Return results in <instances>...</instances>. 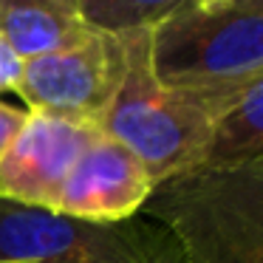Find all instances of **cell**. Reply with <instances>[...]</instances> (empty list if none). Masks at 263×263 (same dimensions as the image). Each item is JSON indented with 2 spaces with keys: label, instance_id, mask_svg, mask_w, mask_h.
Listing matches in <instances>:
<instances>
[{
  "label": "cell",
  "instance_id": "obj_8",
  "mask_svg": "<svg viewBox=\"0 0 263 263\" xmlns=\"http://www.w3.org/2000/svg\"><path fill=\"white\" fill-rule=\"evenodd\" d=\"M88 29L77 0H0V40L20 63L65 48Z\"/></svg>",
  "mask_w": 263,
  "mask_h": 263
},
{
  "label": "cell",
  "instance_id": "obj_4",
  "mask_svg": "<svg viewBox=\"0 0 263 263\" xmlns=\"http://www.w3.org/2000/svg\"><path fill=\"white\" fill-rule=\"evenodd\" d=\"M0 263H181V252L142 212L97 223L0 198Z\"/></svg>",
  "mask_w": 263,
  "mask_h": 263
},
{
  "label": "cell",
  "instance_id": "obj_9",
  "mask_svg": "<svg viewBox=\"0 0 263 263\" xmlns=\"http://www.w3.org/2000/svg\"><path fill=\"white\" fill-rule=\"evenodd\" d=\"M263 161V80L249 85L215 119L198 167H240Z\"/></svg>",
  "mask_w": 263,
  "mask_h": 263
},
{
  "label": "cell",
  "instance_id": "obj_11",
  "mask_svg": "<svg viewBox=\"0 0 263 263\" xmlns=\"http://www.w3.org/2000/svg\"><path fill=\"white\" fill-rule=\"evenodd\" d=\"M26 122V108H14V105L0 102V159L6 153V147L12 144V139L17 136V130Z\"/></svg>",
  "mask_w": 263,
  "mask_h": 263
},
{
  "label": "cell",
  "instance_id": "obj_3",
  "mask_svg": "<svg viewBox=\"0 0 263 263\" xmlns=\"http://www.w3.org/2000/svg\"><path fill=\"white\" fill-rule=\"evenodd\" d=\"M150 31H127V71L102 122V133L125 144L153 184L195 170L210 142L215 114L201 99L173 91L150 63Z\"/></svg>",
  "mask_w": 263,
  "mask_h": 263
},
{
  "label": "cell",
  "instance_id": "obj_2",
  "mask_svg": "<svg viewBox=\"0 0 263 263\" xmlns=\"http://www.w3.org/2000/svg\"><path fill=\"white\" fill-rule=\"evenodd\" d=\"M142 215L173 235L181 263H263V161L178 173Z\"/></svg>",
  "mask_w": 263,
  "mask_h": 263
},
{
  "label": "cell",
  "instance_id": "obj_12",
  "mask_svg": "<svg viewBox=\"0 0 263 263\" xmlns=\"http://www.w3.org/2000/svg\"><path fill=\"white\" fill-rule=\"evenodd\" d=\"M20 68H23V63L14 57V51L6 46V43L0 40V91H14Z\"/></svg>",
  "mask_w": 263,
  "mask_h": 263
},
{
  "label": "cell",
  "instance_id": "obj_1",
  "mask_svg": "<svg viewBox=\"0 0 263 263\" xmlns=\"http://www.w3.org/2000/svg\"><path fill=\"white\" fill-rule=\"evenodd\" d=\"M150 63L167 88L218 119L263 80V0H178L150 31Z\"/></svg>",
  "mask_w": 263,
  "mask_h": 263
},
{
  "label": "cell",
  "instance_id": "obj_10",
  "mask_svg": "<svg viewBox=\"0 0 263 263\" xmlns=\"http://www.w3.org/2000/svg\"><path fill=\"white\" fill-rule=\"evenodd\" d=\"M80 14L91 29L108 34H127L159 26L178 0H77Z\"/></svg>",
  "mask_w": 263,
  "mask_h": 263
},
{
  "label": "cell",
  "instance_id": "obj_7",
  "mask_svg": "<svg viewBox=\"0 0 263 263\" xmlns=\"http://www.w3.org/2000/svg\"><path fill=\"white\" fill-rule=\"evenodd\" d=\"M153 187L142 161L99 130L68 173L54 212L97 223L125 221L142 212Z\"/></svg>",
  "mask_w": 263,
  "mask_h": 263
},
{
  "label": "cell",
  "instance_id": "obj_5",
  "mask_svg": "<svg viewBox=\"0 0 263 263\" xmlns=\"http://www.w3.org/2000/svg\"><path fill=\"white\" fill-rule=\"evenodd\" d=\"M125 71V34L88 29L65 48L23 63L14 93L26 102V110L102 127Z\"/></svg>",
  "mask_w": 263,
  "mask_h": 263
},
{
  "label": "cell",
  "instance_id": "obj_6",
  "mask_svg": "<svg viewBox=\"0 0 263 263\" xmlns=\"http://www.w3.org/2000/svg\"><path fill=\"white\" fill-rule=\"evenodd\" d=\"M102 127L26 110V122L0 159V198L54 212L68 173Z\"/></svg>",
  "mask_w": 263,
  "mask_h": 263
}]
</instances>
